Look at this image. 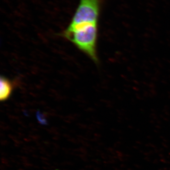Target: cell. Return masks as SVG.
I'll return each instance as SVG.
<instances>
[{
    "instance_id": "obj_1",
    "label": "cell",
    "mask_w": 170,
    "mask_h": 170,
    "mask_svg": "<svg viewBox=\"0 0 170 170\" xmlns=\"http://www.w3.org/2000/svg\"><path fill=\"white\" fill-rule=\"evenodd\" d=\"M62 36L72 42L80 50L98 63L97 45L98 37L97 23L70 25Z\"/></svg>"
},
{
    "instance_id": "obj_2",
    "label": "cell",
    "mask_w": 170,
    "mask_h": 170,
    "mask_svg": "<svg viewBox=\"0 0 170 170\" xmlns=\"http://www.w3.org/2000/svg\"><path fill=\"white\" fill-rule=\"evenodd\" d=\"M100 0H80L70 25L97 23Z\"/></svg>"
},
{
    "instance_id": "obj_3",
    "label": "cell",
    "mask_w": 170,
    "mask_h": 170,
    "mask_svg": "<svg viewBox=\"0 0 170 170\" xmlns=\"http://www.w3.org/2000/svg\"><path fill=\"white\" fill-rule=\"evenodd\" d=\"M13 85L12 82L3 76L0 79V99L4 101L9 98L13 90Z\"/></svg>"
}]
</instances>
